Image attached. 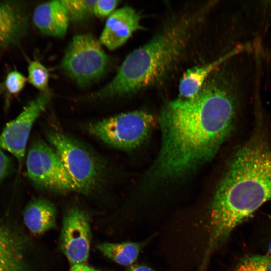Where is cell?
Returning a JSON list of instances; mask_svg holds the SVG:
<instances>
[{"instance_id": "obj_1", "label": "cell", "mask_w": 271, "mask_h": 271, "mask_svg": "<svg viewBox=\"0 0 271 271\" xmlns=\"http://www.w3.org/2000/svg\"><path fill=\"white\" fill-rule=\"evenodd\" d=\"M243 72L208 82L194 97L165 105L161 147L148 175L151 184L181 179L215 156L234 129L246 92Z\"/></svg>"}, {"instance_id": "obj_2", "label": "cell", "mask_w": 271, "mask_h": 271, "mask_svg": "<svg viewBox=\"0 0 271 271\" xmlns=\"http://www.w3.org/2000/svg\"><path fill=\"white\" fill-rule=\"evenodd\" d=\"M271 200V141L260 124L232 156L211 207L208 251Z\"/></svg>"}, {"instance_id": "obj_3", "label": "cell", "mask_w": 271, "mask_h": 271, "mask_svg": "<svg viewBox=\"0 0 271 271\" xmlns=\"http://www.w3.org/2000/svg\"><path fill=\"white\" fill-rule=\"evenodd\" d=\"M194 24L195 19L190 17L168 26L148 43L130 53L112 80L91 97L122 96L159 82L185 50Z\"/></svg>"}, {"instance_id": "obj_4", "label": "cell", "mask_w": 271, "mask_h": 271, "mask_svg": "<svg viewBox=\"0 0 271 271\" xmlns=\"http://www.w3.org/2000/svg\"><path fill=\"white\" fill-rule=\"evenodd\" d=\"M46 139L61 158L76 192L87 195L98 187L104 178L105 169L93 152L59 130L47 131Z\"/></svg>"}, {"instance_id": "obj_5", "label": "cell", "mask_w": 271, "mask_h": 271, "mask_svg": "<svg viewBox=\"0 0 271 271\" xmlns=\"http://www.w3.org/2000/svg\"><path fill=\"white\" fill-rule=\"evenodd\" d=\"M155 123L152 114L136 110L90 122L86 128L89 133L105 144L127 151L142 144Z\"/></svg>"}, {"instance_id": "obj_6", "label": "cell", "mask_w": 271, "mask_h": 271, "mask_svg": "<svg viewBox=\"0 0 271 271\" xmlns=\"http://www.w3.org/2000/svg\"><path fill=\"white\" fill-rule=\"evenodd\" d=\"M101 43L89 34L75 36L69 44L61 62L64 72L79 85H88L105 73L108 58Z\"/></svg>"}, {"instance_id": "obj_7", "label": "cell", "mask_w": 271, "mask_h": 271, "mask_svg": "<svg viewBox=\"0 0 271 271\" xmlns=\"http://www.w3.org/2000/svg\"><path fill=\"white\" fill-rule=\"evenodd\" d=\"M28 176L37 187L53 193L76 191L75 186L59 156L48 143L34 140L26 159Z\"/></svg>"}, {"instance_id": "obj_8", "label": "cell", "mask_w": 271, "mask_h": 271, "mask_svg": "<svg viewBox=\"0 0 271 271\" xmlns=\"http://www.w3.org/2000/svg\"><path fill=\"white\" fill-rule=\"evenodd\" d=\"M49 91L41 92L24 108L14 119L7 123L0 134V147L12 154L21 165L29 135L35 122L51 100Z\"/></svg>"}, {"instance_id": "obj_9", "label": "cell", "mask_w": 271, "mask_h": 271, "mask_svg": "<svg viewBox=\"0 0 271 271\" xmlns=\"http://www.w3.org/2000/svg\"><path fill=\"white\" fill-rule=\"evenodd\" d=\"M90 239L91 229L87 213L77 207L69 209L63 220L60 245L71 265L86 263Z\"/></svg>"}, {"instance_id": "obj_10", "label": "cell", "mask_w": 271, "mask_h": 271, "mask_svg": "<svg viewBox=\"0 0 271 271\" xmlns=\"http://www.w3.org/2000/svg\"><path fill=\"white\" fill-rule=\"evenodd\" d=\"M141 16L133 8L125 6L114 11L107 18L99 42L110 50L119 47L136 31L143 29Z\"/></svg>"}, {"instance_id": "obj_11", "label": "cell", "mask_w": 271, "mask_h": 271, "mask_svg": "<svg viewBox=\"0 0 271 271\" xmlns=\"http://www.w3.org/2000/svg\"><path fill=\"white\" fill-rule=\"evenodd\" d=\"M28 27L26 5L21 1L0 2V47L18 44Z\"/></svg>"}, {"instance_id": "obj_12", "label": "cell", "mask_w": 271, "mask_h": 271, "mask_svg": "<svg viewBox=\"0 0 271 271\" xmlns=\"http://www.w3.org/2000/svg\"><path fill=\"white\" fill-rule=\"evenodd\" d=\"M33 21L43 34L62 37L67 32L69 18L62 1H53L42 4L35 9Z\"/></svg>"}, {"instance_id": "obj_13", "label": "cell", "mask_w": 271, "mask_h": 271, "mask_svg": "<svg viewBox=\"0 0 271 271\" xmlns=\"http://www.w3.org/2000/svg\"><path fill=\"white\" fill-rule=\"evenodd\" d=\"M251 48L249 44L239 46L208 64L187 70L183 75L179 84L181 98L189 99L195 96L205 83L206 78L211 72L233 56L244 52H249Z\"/></svg>"}, {"instance_id": "obj_14", "label": "cell", "mask_w": 271, "mask_h": 271, "mask_svg": "<svg viewBox=\"0 0 271 271\" xmlns=\"http://www.w3.org/2000/svg\"><path fill=\"white\" fill-rule=\"evenodd\" d=\"M23 220L31 232L34 234L43 233L56 226V208L46 199H35L26 206Z\"/></svg>"}, {"instance_id": "obj_15", "label": "cell", "mask_w": 271, "mask_h": 271, "mask_svg": "<svg viewBox=\"0 0 271 271\" xmlns=\"http://www.w3.org/2000/svg\"><path fill=\"white\" fill-rule=\"evenodd\" d=\"M24 244L10 228L0 225V271H17L22 266Z\"/></svg>"}, {"instance_id": "obj_16", "label": "cell", "mask_w": 271, "mask_h": 271, "mask_svg": "<svg viewBox=\"0 0 271 271\" xmlns=\"http://www.w3.org/2000/svg\"><path fill=\"white\" fill-rule=\"evenodd\" d=\"M97 247L105 256L117 263L130 266L138 258L142 244L132 242H104L97 245Z\"/></svg>"}, {"instance_id": "obj_17", "label": "cell", "mask_w": 271, "mask_h": 271, "mask_svg": "<svg viewBox=\"0 0 271 271\" xmlns=\"http://www.w3.org/2000/svg\"><path fill=\"white\" fill-rule=\"evenodd\" d=\"M96 0H62L69 20L79 22L93 14Z\"/></svg>"}, {"instance_id": "obj_18", "label": "cell", "mask_w": 271, "mask_h": 271, "mask_svg": "<svg viewBox=\"0 0 271 271\" xmlns=\"http://www.w3.org/2000/svg\"><path fill=\"white\" fill-rule=\"evenodd\" d=\"M28 81L42 92L48 91L49 74L47 68L40 62L31 61L28 67Z\"/></svg>"}, {"instance_id": "obj_19", "label": "cell", "mask_w": 271, "mask_h": 271, "mask_svg": "<svg viewBox=\"0 0 271 271\" xmlns=\"http://www.w3.org/2000/svg\"><path fill=\"white\" fill-rule=\"evenodd\" d=\"M267 256L252 255L242 259L233 271H266Z\"/></svg>"}, {"instance_id": "obj_20", "label": "cell", "mask_w": 271, "mask_h": 271, "mask_svg": "<svg viewBox=\"0 0 271 271\" xmlns=\"http://www.w3.org/2000/svg\"><path fill=\"white\" fill-rule=\"evenodd\" d=\"M27 78L21 73L14 70L10 72L4 81L6 92L11 95L19 93L24 88Z\"/></svg>"}, {"instance_id": "obj_21", "label": "cell", "mask_w": 271, "mask_h": 271, "mask_svg": "<svg viewBox=\"0 0 271 271\" xmlns=\"http://www.w3.org/2000/svg\"><path fill=\"white\" fill-rule=\"evenodd\" d=\"M118 3L116 0L96 1L93 8V14L99 18L109 17L114 12Z\"/></svg>"}, {"instance_id": "obj_22", "label": "cell", "mask_w": 271, "mask_h": 271, "mask_svg": "<svg viewBox=\"0 0 271 271\" xmlns=\"http://www.w3.org/2000/svg\"><path fill=\"white\" fill-rule=\"evenodd\" d=\"M12 168V162L0 147V183L9 174Z\"/></svg>"}, {"instance_id": "obj_23", "label": "cell", "mask_w": 271, "mask_h": 271, "mask_svg": "<svg viewBox=\"0 0 271 271\" xmlns=\"http://www.w3.org/2000/svg\"><path fill=\"white\" fill-rule=\"evenodd\" d=\"M69 271H99L85 263L72 265Z\"/></svg>"}, {"instance_id": "obj_24", "label": "cell", "mask_w": 271, "mask_h": 271, "mask_svg": "<svg viewBox=\"0 0 271 271\" xmlns=\"http://www.w3.org/2000/svg\"><path fill=\"white\" fill-rule=\"evenodd\" d=\"M126 271H154L149 266L143 264H132Z\"/></svg>"}, {"instance_id": "obj_25", "label": "cell", "mask_w": 271, "mask_h": 271, "mask_svg": "<svg viewBox=\"0 0 271 271\" xmlns=\"http://www.w3.org/2000/svg\"><path fill=\"white\" fill-rule=\"evenodd\" d=\"M266 256H267L266 265V271H271V256H269L268 254H266Z\"/></svg>"}, {"instance_id": "obj_26", "label": "cell", "mask_w": 271, "mask_h": 271, "mask_svg": "<svg viewBox=\"0 0 271 271\" xmlns=\"http://www.w3.org/2000/svg\"><path fill=\"white\" fill-rule=\"evenodd\" d=\"M269 256H271V241L269 243L268 247V252L267 253Z\"/></svg>"}, {"instance_id": "obj_27", "label": "cell", "mask_w": 271, "mask_h": 271, "mask_svg": "<svg viewBox=\"0 0 271 271\" xmlns=\"http://www.w3.org/2000/svg\"><path fill=\"white\" fill-rule=\"evenodd\" d=\"M17 271H24L23 269L22 266H21Z\"/></svg>"}]
</instances>
